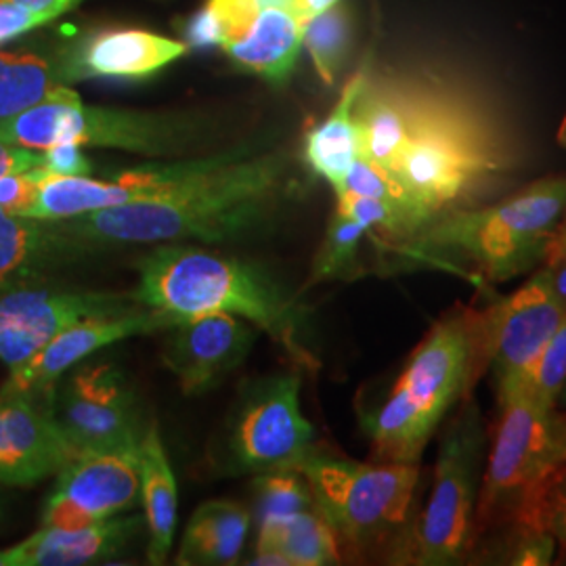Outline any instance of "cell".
Instances as JSON below:
<instances>
[{
  "label": "cell",
  "instance_id": "60d3db41",
  "mask_svg": "<svg viewBox=\"0 0 566 566\" xmlns=\"http://www.w3.org/2000/svg\"><path fill=\"white\" fill-rule=\"evenodd\" d=\"M42 164V151L0 139V177L9 172L34 170Z\"/></svg>",
  "mask_w": 566,
  "mask_h": 566
},
{
  "label": "cell",
  "instance_id": "e575fe53",
  "mask_svg": "<svg viewBox=\"0 0 566 566\" xmlns=\"http://www.w3.org/2000/svg\"><path fill=\"white\" fill-rule=\"evenodd\" d=\"M336 210L344 217H348L350 221L365 227L369 233L382 231L390 238L407 240L418 231L416 223L405 214L403 210L374 198L350 193V191L336 193Z\"/></svg>",
  "mask_w": 566,
  "mask_h": 566
},
{
  "label": "cell",
  "instance_id": "1f68e13d",
  "mask_svg": "<svg viewBox=\"0 0 566 566\" xmlns=\"http://www.w3.org/2000/svg\"><path fill=\"white\" fill-rule=\"evenodd\" d=\"M254 507L259 525L282 521L315 507L311 486L298 470H273L254 479Z\"/></svg>",
  "mask_w": 566,
  "mask_h": 566
},
{
  "label": "cell",
  "instance_id": "44dd1931",
  "mask_svg": "<svg viewBox=\"0 0 566 566\" xmlns=\"http://www.w3.org/2000/svg\"><path fill=\"white\" fill-rule=\"evenodd\" d=\"M143 525V514L128 512L78 528L41 526L20 544L0 549V566H84L109 563L139 537Z\"/></svg>",
  "mask_w": 566,
  "mask_h": 566
},
{
  "label": "cell",
  "instance_id": "e0dca14e",
  "mask_svg": "<svg viewBox=\"0 0 566 566\" xmlns=\"http://www.w3.org/2000/svg\"><path fill=\"white\" fill-rule=\"evenodd\" d=\"M181 319L177 315L147 306L86 317L61 329L25 364L9 369V378L2 388L41 392L53 390L76 365L84 364L103 348L128 338L158 334Z\"/></svg>",
  "mask_w": 566,
  "mask_h": 566
},
{
  "label": "cell",
  "instance_id": "d590c367",
  "mask_svg": "<svg viewBox=\"0 0 566 566\" xmlns=\"http://www.w3.org/2000/svg\"><path fill=\"white\" fill-rule=\"evenodd\" d=\"M566 497V462L547 470L542 479L526 489L514 506V516L521 531H535L542 512Z\"/></svg>",
  "mask_w": 566,
  "mask_h": 566
},
{
  "label": "cell",
  "instance_id": "ab89813d",
  "mask_svg": "<svg viewBox=\"0 0 566 566\" xmlns=\"http://www.w3.org/2000/svg\"><path fill=\"white\" fill-rule=\"evenodd\" d=\"M556 539L546 531H523V537L514 552V565L539 566L552 563Z\"/></svg>",
  "mask_w": 566,
  "mask_h": 566
},
{
  "label": "cell",
  "instance_id": "b9f144b4",
  "mask_svg": "<svg viewBox=\"0 0 566 566\" xmlns=\"http://www.w3.org/2000/svg\"><path fill=\"white\" fill-rule=\"evenodd\" d=\"M535 531H546L556 539V544L566 547V497L542 512Z\"/></svg>",
  "mask_w": 566,
  "mask_h": 566
},
{
  "label": "cell",
  "instance_id": "cb8c5ba5",
  "mask_svg": "<svg viewBox=\"0 0 566 566\" xmlns=\"http://www.w3.org/2000/svg\"><path fill=\"white\" fill-rule=\"evenodd\" d=\"M367 86V74H355L344 86L343 95L329 116L313 126L304 137V160L308 168L340 189L350 166L361 158V135L355 107Z\"/></svg>",
  "mask_w": 566,
  "mask_h": 566
},
{
  "label": "cell",
  "instance_id": "c3c4849f",
  "mask_svg": "<svg viewBox=\"0 0 566 566\" xmlns=\"http://www.w3.org/2000/svg\"><path fill=\"white\" fill-rule=\"evenodd\" d=\"M558 143L566 149V114L563 122H560V128H558Z\"/></svg>",
  "mask_w": 566,
  "mask_h": 566
},
{
  "label": "cell",
  "instance_id": "f907efd6",
  "mask_svg": "<svg viewBox=\"0 0 566 566\" xmlns=\"http://www.w3.org/2000/svg\"><path fill=\"white\" fill-rule=\"evenodd\" d=\"M261 2H263V4H264V2H269V0H261Z\"/></svg>",
  "mask_w": 566,
  "mask_h": 566
},
{
  "label": "cell",
  "instance_id": "4fadbf2b",
  "mask_svg": "<svg viewBox=\"0 0 566 566\" xmlns=\"http://www.w3.org/2000/svg\"><path fill=\"white\" fill-rule=\"evenodd\" d=\"M245 147L248 143H242L238 147H229L221 154H212L206 158L130 168L109 181H97L91 177L46 175L41 168L39 193L25 217L42 221H63L105 208L158 200L181 189L185 182L191 181L206 170L231 160Z\"/></svg>",
  "mask_w": 566,
  "mask_h": 566
},
{
  "label": "cell",
  "instance_id": "8992f818",
  "mask_svg": "<svg viewBox=\"0 0 566 566\" xmlns=\"http://www.w3.org/2000/svg\"><path fill=\"white\" fill-rule=\"evenodd\" d=\"M409 139L395 168V177L426 223L443 214L449 203L497 164L476 128L443 105L407 102Z\"/></svg>",
  "mask_w": 566,
  "mask_h": 566
},
{
  "label": "cell",
  "instance_id": "ba28073f",
  "mask_svg": "<svg viewBox=\"0 0 566 566\" xmlns=\"http://www.w3.org/2000/svg\"><path fill=\"white\" fill-rule=\"evenodd\" d=\"M483 447V418L470 401L447 426L441 439L432 493L411 552L416 565H453L464 556L481 481Z\"/></svg>",
  "mask_w": 566,
  "mask_h": 566
},
{
  "label": "cell",
  "instance_id": "7402d4cb",
  "mask_svg": "<svg viewBox=\"0 0 566 566\" xmlns=\"http://www.w3.org/2000/svg\"><path fill=\"white\" fill-rule=\"evenodd\" d=\"M306 21L282 2L269 0L240 41L223 46L238 67L261 76L273 86L290 81L304 46Z\"/></svg>",
  "mask_w": 566,
  "mask_h": 566
},
{
  "label": "cell",
  "instance_id": "bcb514c9",
  "mask_svg": "<svg viewBox=\"0 0 566 566\" xmlns=\"http://www.w3.org/2000/svg\"><path fill=\"white\" fill-rule=\"evenodd\" d=\"M560 256H566V208L565 212H563V217H560V221L556 224V229L552 231V235H549V242H547L546 248V259H544V263H549V261H556V259H560Z\"/></svg>",
  "mask_w": 566,
  "mask_h": 566
},
{
  "label": "cell",
  "instance_id": "9a60e30c",
  "mask_svg": "<svg viewBox=\"0 0 566 566\" xmlns=\"http://www.w3.org/2000/svg\"><path fill=\"white\" fill-rule=\"evenodd\" d=\"M53 397L55 388H0V485H36L76 455L55 416Z\"/></svg>",
  "mask_w": 566,
  "mask_h": 566
},
{
  "label": "cell",
  "instance_id": "7dc6e473",
  "mask_svg": "<svg viewBox=\"0 0 566 566\" xmlns=\"http://www.w3.org/2000/svg\"><path fill=\"white\" fill-rule=\"evenodd\" d=\"M11 2H18L28 9H60L63 13H67V11L76 9L84 0H11Z\"/></svg>",
  "mask_w": 566,
  "mask_h": 566
},
{
  "label": "cell",
  "instance_id": "f546056e",
  "mask_svg": "<svg viewBox=\"0 0 566 566\" xmlns=\"http://www.w3.org/2000/svg\"><path fill=\"white\" fill-rule=\"evenodd\" d=\"M304 46L324 84H336L353 49V18L348 9L338 2L306 21Z\"/></svg>",
  "mask_w": 566,
  "mask_h": 566
},
{
  "label": "cell",
  "instance_id": "4dcf8cb0",
  "mask_svg": "<svg viewBox=\"0 0 566 566\" xmlns=\"http://www.w3.org/2000/svg\"><path fill=\"white\" fill-rule=\"evenodd\" d=\"M263 9L261 0H208L187 28L191 46H227L240 41Z\"/></svg>",
  "mask_w": 566,
  "mask_h": 566
},
{
  "label": "cell",
  "instance_id": "836d02e7",
  "mask_svg": "<svg viewBox=\"0 0 566 566\" xmlns=\"http://www.w3.org/2000/svg\"><path fill=\"white\" fill-rule=\"evenodd\" d=\"M340 191H350V193H357V196H365V198H374V200L390 203V206L403 210L405 214L416 223L418 231L424 227V221L416 212V208H413V203L409 200V196H407L401 181L392 172H388V170L376 166V164L367 163L365 158H359L357 163L350 166V170L344 177L340 189H336L334 193H340Z\"/></svg>",
  "mask_w": 566,
  "mask_h": 566
},
{
  "label": "cell",
  "instance_id": "f6af8a7d",
  "mask_svg": "<svg viewBox=\"0 0 566 566\" xmlns=\"http://www.w3.org/2000/svg\"><path fill=\"white\" fill-rule=\"evenodd\" d=\"M275 2H282L283 7L292 9L296 15H301L304 21H308L327 11L329 7L343 2V0H275Z\"/></svg>",
  "mask_w": 566,
  "mask_h": 566
},
{
  "label": "cell",
  "instance_id": "9c48e42d",
  "mask_svg": "<svg viewBox=\"0 0 566 566\" xmlns=\"http://www.w3.org/2000/svg\"><path fill=\"white\" fill-rule=\"evenodd\" d=\"M301 367L261 378L243 390L227 432L233 472L296 470L315 449V430L301 405Z\"/></svg>",
  "mask_w": 566,
  "mask_h": 566
},
{
  "label": "cell",
  "instance_id": "30bf717a",
  "mask_svg": "<svg viewBox=\"0 0 566 566\" xmlns=\"http://www.w3.org/2000/svg\"><path fill=\"white\" fill-rule=\"evenodd\" d=\"M142 439L76 453L57 472L41 526L78 528L133 512L142 504Z\"/></svg>",
  "mask_w": 566,
  "mask_h": 566
},
{
  "label": "cell",
  "instance_id": "681fc988",
  "mask_svg": "<svg viewBox=\"0 0 566 566\" xmlns=\"http://www.w3.org/2000/svg\"><path fill=\"white\" fill-rule=\"evenodd\" d=\"M558 407L566 409V382L565 386H563V392H560V397H558V405H556V409H558Z\"/></svg>",
  "mask_w": 566,
  "mask_h": 566
},
{
  "label": "cell",
  "instance_id": "7a4b0ae2",
  "mask_svg": "<svg viewBox=\"0 0 566 566\" xmlns=\"http://www.w3.org/2000/svg\"><path fill=\"white\" fill-rule=\"evenodd\" d=\"M137 273L130 294L142 306L177 317H240L280 344L296 367L319 369L304 304L261 266L191 243H156L137 261Z\"/></svg>",
  "mask_w": 566,
  "mask_h": 566
},
{
  "label": "cell",
  "instance_id": "f1b7e54d",
  "mask_svg": "<svg viewBox=\"0 0 566 566\" xmlns=\"http://www.w3.org/2000/svg\"><path fill=\"white\" fill-rule=\"evenodd\" d=\"M367 233L369 231L365 227L336 210L325 229L324 242L313 259L304 290L319 283L348 282L359 277V248Z\"/></svg>",
  "mask_w": 566,
  "mask_h": 566
},
{
  "label": "cell",
  "instance_id": "5b68a950",
  "mask_svg": "<svg viewBox=\"0 0 566 566\" xmlns=\"http://www.w3.org/2000/svg\"><path fill=\"white\" fill-rule=\"evenodd\" d=\"M208 120L179 112H142L86 105L72 86L0 122V139L42 151L55 143L120 149L151 158L182 156L206 142Z\"/></svg>",
  "mask_w": 566,
  "mask_h": 566
},
{
  "label": "cell",
  "instance_id": "4316f807",
  "mask_svg": "<svg viewBox=\"0 0 566 566\" xmlns=\"http://www.w3.org/2000/svg\"><path fill=\"white\" fill-rule=\"evenodd\" d=\"M254 552H275L285 558L287 566L340 563L338 535L317 507L259 525Z\"/></svg>",
  "mask_w": 566,
  "mask_h": 566
},
{
  "label": "cell",
  "instance_id": "8d00e7d4",
  "mask_svg": "<svg viewBox=\"0 0 566 566\" xmlns=\"http://www.w3.org/2000/svg\"><path fill=\"white\" fill-rule=\"evenodd\" d=\"M63 15L60 9H28L11 0H0V46L46 25Z\"/></svg>",
  "mask_w": 566,
  "mask_h": 566
},
{
  "label": "cell",
  "instance_id": "ac0fdd59",
  "mask_svg": "<svg viewBox=\"0 0 566 566\" xmlns=\"http://www.w3.org/2000/svg\"><path fill=\"white\" fill-rule=\"evenodd\" d=\"M163 364L182 392L198 397L248 359L256 327L224 313L182 317L164 329Z\"/></svg>",
  "mask_w": 566,
  "mask_h": 566
},
{
  "label": "cell",
  "instance_id": "83f0119b",
  "mask_svg": "<svg viewBox=\"0 0 566 566\" xmlns=\"http://www.w3.org/2000/svg\"><path fill=\"white\" fill-rule=\"evenodd\" d=\"M355 118L361 135V158L395 175L409 139V120L403 97L397 93L365 86Z\"/></svg>",
  "mask_w": 566,
  "mask_h": 566
},
{
  "label": "cell",
  "instance_id": "2e32d148",
  "mask_svg": "<svg viewBox=\"0 0 566 566\" xmlns=\"http://www.w3.org/2000/svg\"><path fill=\"white\" fill-rule=\"evenodd\" d=\"M502 407V420L486 460L479 518L521 500L528 486L552 470V413L526 397Z\"/></svg>",
  "mask_w": 566,
  "mask_h": 566
},
{
  "label": "cell",
  "instance_id": "d6986e66",
  "mask_svg": "<svg viewBox=\"0 0 566 566\" xmlns=\"http://www.w3.org/2000/svg\"><path fill=\"white\" fill-rule=\"evenodd\" d=\"M107 250L112 245L88 242L61 221L21 217L0 208V285L53 282L61 271Z\"/></svg>",
  "mask_w": 566,
  "mask_h": 566
},
{
  "label": "cell",
  "instance_id": "52a82bcc",
  "mask_svg": "<svg viewBox=\"0 0 566 566\" xmlns=\"http://www.w3.org/2000/svg\"><path fill=\"white\" fill-rule=\"evenodd\" d=\"M311 486L315 507L353 546L403 525L418 485V464H361L315 449L296 468Z\"/></svg>",
  "mask_w": 566,
  "mask_h": 566
},
{
  "label": "cell",
  "instance_id": "484cf974",
  "mask_svg": "<svg viewBox=\"0 0 566 566\" xmlns=\"http://www.w3.org/2000/svg\"><path fill=\"white\" fill-rule=\"evenodd\" d=\"M61 86H72L65 46L61 49H0V122L41 103Z\"/></svg>",
  "mask_w": 566,
  "mask_h": 566
},
{
  "label": "cell",
  "instance_id": "d4e9b609",
  "mask_svg": "<svg viewBox=\"0 0 566 566\" xmlns=\"http://www.w3.org/2000/svg\"><path fill=\"white\" fill-rule=\"evenodd\" d=\"M250 525V512L242 504L231 500L206 502L187 523L177 552V565H238Z\"/></svg>",
  "mask_w": 566,
  "mask_h": 566
},
{
  "label": "cell",
  "instance_id": "7bdbcfd3",
  "mask_svg": "<svg viewBox=\"0 0 566 566\" xmlns=\"http://www.w3.org/2000/svg\"><path fill=\"white\" fill-rule=\"evenodd\" d=\"M566 462V411L554 409L552 413V464Z\"/></svg>",
  "mask_w": 566,
  "mask_h": 566
},
{
  "label": "cell",
  "instance_id": "7c38bea8",
  "mask_svg": "<svg viewBox=\"0 0 566 566\" xmlns=\"http://www.w3.org/2000/svg\"><path fill=\"white\" fill-rule=\"evenodd\" d=\"M142 306L133 294L70 287L55 282L0 285V361L25 364L67 325Z\"/></svg>",
  "mask_w": 566,
  "mask_h": 566
},
{
  "label": "cell",
  "instance_id": "6da1fadb",
  "mask_svg": "<svg viewBox=\"0 0 566 566\" xmlns=\"http://www.w3.org/2000/svg\"><path fill=\"white\" fill-rule=\"evenodd\" d=\"M290 189V158L248 145L235 158L149 202L105 208L61 224L88 242L223 243L242 240L273 221Z\"/></svg>",
  "mask_w": 566,
  "mask_h": 566
},
{
  "label": "cell",
  "instance_id": "8fae6325",
  "mask_svg": "<svg viewBox=\"0 0 566 566\" xmlns=\"http://www.w3.org/2000/svg\"><path fill=\"white\" fill-rule=\"evenodd\" d=\"M565 317L566 306L544 271L479 317L483 357L493 369L500 405L523 395L533 365Z\"/></svg>",
  "mask_w": 566,
  "mask_h": 566
},
{
  "label": "cell",
  "instance_id": "277c9868",
  "mask_svg": "<svg viewBox=\"0 0 566 566\" xmlns=\"http://www.w3.org/2000/svg\"><path fill=\"white\" fill-rule=\"evenodd\" d=\"M483 355L474 313L451 315L416 346L385 401L364 420L378 462L418 464L447 411L464 399Z\"/></svg>",
  "mask_w": 566,
  "mask_h": 566
},
{
  "label": "cell",
  "instance_id": "3957f363",
  "mask_svg": "<svg viewBox=\"0 0 566 566\" xmlns=\"http://www.w3.org/2000/svg\"><path fill=\"white\" fill-rule=\"evenodd\" d=\"M566 208V177L542 179L504 202L439 214L405 240L401 254L430 264L462 263L481 280L502 283L544 263Z\"/></svg>",
  "mask_w": 566,
  "mask_h": 566
},
{
  "label": "cell",
  "instance_id": "74e56055",
  "mask_svg": "<svg viewBox=\"0 0 566 566\" xmlns=\"http://www.w3.org/2000/svg\"><path fill=\"white\" fill-rule=\"evenodd\" d=\"M41 182V166L25 172H9L0 177V208L25 217L34 206Z\"/></svg>",
  "mask_w": 566,
  "mask_h": 566
},
{
  "label": "cell",
  "instance_id": "5bb4252c",
  "mask_svg": "<svg viewBox=\"0 0 566 566\" xmlns=\"http://www.w3.org/2000/svg\"><path fill=\"white\" fill-rule=\"evenodd\" d=\"M55 416L76 453L143 437L142 407L116 365H76L55 386Z\"/></svg>",
  "mask_w": 566,
  "mask_h": 566
},
{
  "label": "cell",
  "instance_id": "ffe728a7",
  "mask_svg": "<svg viewBox=\"0 0 566 566\" xmlns=\"http://www.w3.org/2000/svg\"><path fill=\"white\" fill-rule=\"evenodd\" d=\"M187 44L135 28L91 32L65 46L72 84L88 78L142 81L185 55Z\"/></svg>",
  "mask_w": 566,
  "mask_h": 566
},
{
  "label": "cell",
  "instance_id": "603a6c76",
  "mask_svg": "<svg viewBox=\"0 0 566 566\" xmlns=\"http://www.w3.org/2000/svg\"><path fill=\"white\" fill-rule=\"evenodd\" d=\"M142 504L147 528V563L164 565L170 556L179 516V491L158 426L145 428L142 439Z\"/></svg>",
  "mask_w": 566,
  "mask_h": 566
},
{
  "label": "cell",
  "instance_id": "ee69618b",
  "mask_svg": "<svg viewBox=\"0 0 566 566\" xmlns=\"http://www.w3.org/2000/svg\"><path fill=\"white\" fill-rule=\"evenodd\" d=\"M542 271L546 275L552 292L556 294V298L566 306V256L549 261L542 266Z\"/></svg>",
  "mask_w": 566,
  "mask_h": 566
},
{
  "label": "cell",
  "instance_id": "f35d334b",
  "mask_svg": "<svg viewBox=\"0 0 566 566\" xmlns=\"http://www.w3.org/2000/svg\"><path fill=\"white\" fill-rule=\"evenodd\" d=\"M42 172L60 177H91L93 164L84 156L78 143H55L42 149Z\"/></svg>",
  "mask_w": 566,
  "mask_h": 566
},
{
  "label": "cell",
  "instance_id": "d6a6232c",
  "mask_svg": "<svg viewBox=\"0 0 566 566\" xmlns=\"http://www.w3.org/2000/svg\"><path fill=\"white\" fill-rule=\"evenodd\" d=\"M566 382V317L547 340L533 365L521 397L531 399L544 411H554Z\"/></svg>",
  "mask_w": 566,
  "mask_h": 566
}]
</instances>
